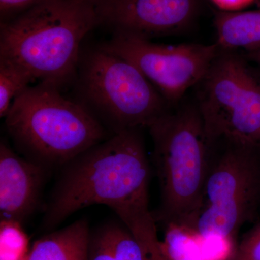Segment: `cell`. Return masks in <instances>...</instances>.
<instances>
[{"label": "cell", "instance_id": "cell-1", "mask_svg": "<svg viewBox=\"0 0 260 260\" xmlns=\"http://www.w3.org/2000/svg\"><path fill=\"white\" fill-rule=\"evenodd\" d=\"M142 129L114 133L65 164L46 207L44 227L57 226L93 205H107L127 228L153 218L150 167Z\"/></svg>", "mask_w": 260, "mask_h": 260}, {"label": "cell", "instance_id": "cell-2", "mask_svg": "<svg viewBox=\"0 0 260 260\" xmlns=\"http://www.w3.org/2000/svg\"><path fill=\"white\" fill-rule=\"evenodd\" d=\"M100 23L88 0H47L1 23L0 58L61 90L75 79L84 38Z\"/></svg>", "mask_w": 260, "mask_h": 260}, {"label": "cell", "instance_id": "cell-3", "mask_svg": "<svg viewBox=\"0 0 260 260\" xmlns=\"http://www.w3.org/2000/svg\"><path fill=\"white\" fill-rule=\"evenodd\" d=\"M147 129L160 186V206L154 218L171 229L190 232L213 155L194 99H183Z\"/></svg>", "mask_w": 260, "mask_h": 260}, {"label": "cell", "instance_id": "cell-4", "mask_svg": "<svg viewBox=\"0 0 260 260\" xmlns=\"http://www.w3.org/2000/svg\"><path fill=\"white\" fill-rule=\"evenodd\" d=\"M5 118L19 151L49 170L62 168L109 138L86 108L49 84L30 85L13 101Z\"/></svg>", "mask_w": 260, "mask_h": 260}, {"label": "cell", "instance_id": "cell-5", "mask_svg": "<svg viewBox=\"0 0 260 260\" xmlns=\"http://www.w3.org/2000/svg\"><path fill=\"white\" fill-rule=\"evenodd\" d=\"M78 99L112 135L147 128L172 107L129 61L99 47L81 53Z\"/></svg>", "mask_w": 260, "mask_h": 260}, {"label": "cell", "instance_id": "cell-6", "mask_svg": "<svg viewBox=\"0 0 260 260\" xmlns=\"http://www.w3.org/2000/svg\"><path fill=\"white\" fill-rule=\"evenodd\" d=\"M195 89L212 150L237 147L260 153V73L244 56L220 48Z\"/></svg>", "mask_w": 260, "mask_h": 260}, {"label": "cell", "instance_id": "cell-7", "mask_svg": "<svg viewBox=\"0 0 260 260\" xmlns=\"http://www.w3.org/2000/svg\"><path fill=\"white\" fill-rule=\"evenodd\" d=\"M260 203V153L237 147L213 150L202 204L190 232L232 238Z\"/></svg>", "mask_w": 260, "mask_h": 260}, {"label": "cell", "instance_id": "cell-8", "mask_svg": "<svg viewBox=\"0 0 260 260\" xmlns=\"http://www.w3.org/2000/svg\"><path fill=\"white\" fill-rule=\"evenodd\" d=\"M101 47L136 67L172 108L203 80L220 50L217 43L172 45L123 32Z\"/></svg>", "mask_w": 260, "mask_h": 260}, {"label": "cell", "instance_id": "cell-9", "mask_svg": "<svg viewBox=\"0 0 260 260\" xmlns=\"http://www.w3.org/2000/svg\"><path fill=\"white\" fill-rule=\"evenodd\" d=\"M95 7L101 23L114 32L151 39L190 28L199 14L200 0H104Z\"/></svg>", "mask_w": 260, "mask_h": 260}, {"label": "cell", "instance_id": "cell-10", "mask_svg": "<svg viewBox=\"0 0 260 260\" xmlns=\"http://www.w3.org/2000/svg\"><path fill=\"white\" fill-rule=\"evenodd\" d=\"M49 169L0 144V218L23 224L40 204Z\"/></svg>", "mask_w": 260, "mask_h": 260}, {"label": "cell", "instance_id": "cell-11", "mask_svg": "<svg viewBox=\"0 0 260 260\" xmlns=\"http://www.w3.org/2000/svg\"><path fill=\"white\" fill-rule=\"evenodd\" d=\"M90 238L88 221L77 220L34 242L25 260H88Z\"/></svg>", "mask_w": 260, "mask_h": 260}, {"label": "cell", "instance_id": "cell-12", "mask_svg": "<svg viewBox=\"0 0 260 260\" xmlns=\"http://www.w3.org/2000/svg\"><path fill=\"white\" fill-rule=\"evenodd\" d=\"M214 26L220 49L248 52L260 48V6L250 11L215 12Z\"/></svg>", "mask_w": 260, "mask_h": 260}, {"label": "cell", "instance_id": "cell-13", "mask_svg": "<svg viewBox=\"0 0 260 260\" xmlns=\"http://www.w3.org/2000/svg\"><path fill=\"white\" fill-rule=\"evenodd\" d=\"M32 75L23 67L0 58V116L5 117L13 101L30 86Z\"/></svg>", "mask_w": 260, "mask_h": 260}, {"label": "cell", "instance_id": "cell-14", "mask_svg": "<svg viewBox=\"0 0 260 260\" xmlns=\"http://www.w3.org/2000/svg\"><path fill=\"white\" fill-rule=\"evenodd\" d=\"M102 230L116 260H148L144 248L124 223L108 224Z\"/></svg>", "mask_w": 260, "mask_h": 260}, {"label": "cell", "instance_id": "cell-15", "mask_svg": "<svg viewBox=\"0 0 260 260\" xmlns=\"http://www.w3.org/2000/svg\"><path fill=\"white\" fill-rule=\"evenodd\" d=\"M30 249L23 224L0 220V260H25Z\"/></svg>", "mask_w": 260, "mask_h": 260}, {"label": "cell", "instance_id": "cell-16", "mask_svg": "<svg viewBox=\"0 0 260 260\" xmlns=\"http://www.w3.org/2000/svg\"><path fill=\"white\" fill-rule=\"evenodd\" d=\"M155 219L142 222L130 229L144 248L148 260H172L158 238Z\"/></svg>", "mask_w": 260, "mask_h": 260}, {"label": "cell", "instance_id": "cell-17", "mask_svg": "<svg viewBox=\"0 0 260 260\" xmlns=\"http://www.w3.org/2000/svg\"><path fill=\"white\" fill-rule=\"evenodd\" d=\"M233 260H260V222L246 234Z\"/></svg>", "mask_w": 260, "mask_h": 260}, {"label": "cell", "instance_id": "cell-18", "mask_svg": "<svg viewBox=\"0 0 260 260\" xmlns=\"http://www.w3.org/2000/svg\"><path fill=\"white\" fill-rule=\"evenodd\" d=\"M44 1L47 0H0L1 23L15 18Z\"/></svg>", "mask_w": 260, "mask_h": 260}, {"label": "cell", "instance_id": "cell-19", "mask_svg": "<svg viewBox=\"0 0 260 260\" xmlns=\"http://www.w3.org/2000/svg\"><path fill=\"white\" fill-rule=\"evenodd\" d=\"M88 260H116L102 229L90 238Z\"/></svg>", "mask_w": 260, "mask_h": 260}, {"label": "cell", "instance_id": "cell-20", "mask_svg": "<svg viewBox=\"0 0 260 260\" xmlns=\"http://www.w3.org/2000/svg\"><path fill=\"white\" fill-rule=\"evenodd\" d=\"M219 10L225 12H237L246 8L254 0H211Z\"/></svg>", "mask_w": 260, "mask_h": 260}, {"label": "cell", "instance_id": "cell-21", "mask_svg": "<svg viewBox=\"0 0 260 260\" xmlns=\"http://www.w3.org/2000/svg\"><path fill=\"white\" fill-rule=\"evenodd\" d=\"M246 57H247L248 59H250L251 61H255L260 66V48L256 49V50L248 52Z\"/></svg>", "mask_w": 260, "mask_h": 260}, {"label": "cell", "instance_id": "cell-22", "mask_svg": "<svg viewBox=\"0 0 260 260\" xmlns=\"http://www.w3.org/2000/svg\"><path fill=\"white\" fill-rule=\"evenodd\" d=\"M88 1L93 3V4L95 6V5L99 4L100 3H102V2L104 1V0H88Z\"/></svg>", "mask_w": 260, "mask_h": 260}]
</instances>
